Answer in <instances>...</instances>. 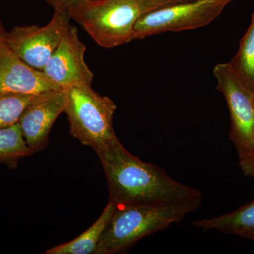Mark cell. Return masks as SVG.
I'll list each match as a JSON object with an SVG mask.
<instances>
[{
	"mask_svg": "<svg viewBox=\"0 0 254 254\" xmlns=\"http://www.w3.org/2000/svg\"><path fill=\"white\" fill-rule=\"evenodd\" d=\"M38 95L0 93V129L17 124L26 107Z\"/></svg>",
	"mask_w": 254,
	"mask_h": 254,
	"instance_id": "15",
	"label": "cell"
},
{
	"mask_svg": "<svg viewBox=\"0 0 254 254\" xmlns=\"http://www.w3.org/2000/svg\"><path fill=\"white\" fill-rule=\"evenodd\" d=\"M64 106V90H55L38 95L23 111L18 123L33 154L48 146L52 127Z\"/></svg>",
	"mask_w": 254,
	"mask_h": 254,
	"instance_id": "9",
	"label": "cell"
},
{
	"mask_svg": "<svg viewBox=\"0 0 254 254\" xmlns=\"http://www.w3.org/2000/svg\"><path fill=\"white\" fill-rule=\"evenodd\" d=\"M86 51L77 28L70 25L43 71L63 89L75 85L91 86L94 74L85 62Z\"/></svg>",
	"mask_w": 254,
	"mask_h": 254,
	"instance_id": "8",
	"label": "cell"
},
{
	"mask_svg": "<svg viewBox=\"0 0 254 254\" xmlns=\"http://www.w3.org/2000/svg\"><path fill=\"white\" fill-rule=\"evenodd\" d=\"M191 225L203 231L216 230L225 235L239 237L243 232L254 230V199L231 213L195 220Z\"/></svg>",
	"mask_w": 254,
	"mask_h": 254,
	"instance_id": "11",
	"label": "cell"
},
{
	"mask_svg": "<svg viewBox=\"0 0 254 254\" xmlns=\"http://www.w3.org/2000/svg\"><path fill=\"white\" fill-rule=\"evenodd\" d=\"M32 154L19 124L0 129V163L10 167L16 166L20 158Z\"/></svg>",
	"mask_w": 254,
	"mask_h": 254,
	"instance_id": "14",
	"label": "cell"
},
{
	"mask_svg": "<svg viewBox=\"0 0 254 254\" xmlns=\"http://www.w3.org/2000/svg\"><path fill=\"white\" fill-rule=\"evenodd\" d=\"M46 1L48 4L51 5L55 10L68 11V10L74 5L86 0H46Z\"/></svg>",
	"mask_w": 254,
	"mask_h": 254,
	"instance_id": "18",
	"label": "cell"
},
{
	"mask_svg": "<svg viewBox=\"0 0 254 254\" xmlns=\"http://www.w3.org/2000/svg\"><path fill=\"white\" fill-rule=\"evenodd\" d=\"M4 33H2V34H0V47L2 46L3 45H4V38H3Z\"/></svg>",
	"mask_w": 254,
	"mask_h": 254,
	"instance_id": "20",
	"label": "cell"
},
{
	"mask_svg": "<svg viewBox=\"0 0 254 254\" xmlns=\"http://www.w3.org/2000/svg\"><path fill=\"white\" fill-rule=\"evenodd\" d=\"M229 64L232 69L254 92V11L250 27L241 40L238 52Z\"/></svg>",
	"mask_w": 254,
	"mask_h": 254,
	"instance_id": "13",
	"label": "cell"
},
{
	"mask_svg": "<svg viewBox=\"0 0 254 254\" xmlns=\"http://www.w3.org/2000/svg\"><path fill=\"white\" fill-rule=\"evenodd\" d=\"M217 89L225 97L230 115V140L239 157L254 149V92L241 79L229 63L213 68Z\"/></svg>",
	"mask_w": 254,
	"mask_h": 254,
	"instance_id": "6",
	"label": "cell"
},
{
	"mask_svg": "<svg viewBox=\"0 0 254 254\" xmlns=\"http://www.w3.org/2000/svg\"><path fill=\"white\" fill-rule=\"evenodd\" d=\"M190 1L193 0H136L137 4L141 10L142 14L170 5Z\"/></svg>",
	"mask_w": 254,
	"mask_h": 254,
	"instance_id": "16",
	"label": "cell"
},
{
	"mask_svg": "<svg viewBox=\"0 0 254 254\" xmlns=\"http://www.w3.org/2000/svg\"><path fill=\"white\" fill-rule=\"evenodd\" d=\"M239 237L247 239V240L254 241V230H248V231L243 232Z\"/></svg>",
	"mask_w": 254,
	"mask_h": 254,
	"instance_id": "19",
	"label": "cell"
},
{
	"mask_svg": "<svg viewBox=\"0 0 254 254\" xmlns=\"http://www.w3.org/2000/svg\"><path fill=\"white\" fill-rule=\"evenodd\" d=\"M115 209L116 204L115 202L109 200L100 218L86 232L71 242L56 246L46 251V254H95L100 238L111 220Z\"/></svg>",
	"mask_w": 254,
	"mask_h": 254,
	"instance_id": "12",
	"label": "cell"
},
{
	"mask_svg": "<svg viewBox=\"0 0 254 254\" xmlns=\"http://www.w3.org/2000/svg\"><path fill=\"white\" fill-rule=\"evenodd\" d=\"M70 134L82 144L98 153L118 138L113 127L117 109L107 96L96 93L91 85H75L64 88Z\"/></svg>",
	"mask_w": 254,
	"mask_h": 254,
	"instance_id": "3",
	"label": "cell"
},
{
	"mask_svg": "<svg viewBox=\"0 0 254 254\" xmlns=\"http://www.w3.org/2000/svg\"><path fill=\"white\" fill-rule=\"evenodd\" d=\"M235 0H193L148 11L140 16L133 27L132 41L165 32L203 27L213 22Z\"/></svg>",
	"mask_w": 254,
	"mask_h": 254,
	"instance_id": "5",
	"label": "cell"
},
{
	"mask_svg": "<svg viewBox=\"0 0 254 254\" xmlns=\"http://www.w3.org/2000/svg\"><path fill=\"white\" fill-rule=\"evenodd\" d=\"M70 19L68 11L55 10L46 26H16L5 32L4 45L23 63L43 71L67 31Z\"/></svg>",
	"mask_w": 254,
	"mask_h": 254,
	"instance_id": "7",
	"label": "cell"
},
{
	"mask_svg": "<svg viewBox=\"0 0 254 254\" xmlns=\"http://www.w3.org/2000/svg\"><path fill=\"white\" fill-rule=\"evenodd\" d=\"M194 204L116 205L95 254L121 253L138 241L180 223Z\"/></svg>",
	"mask_w": 254,
	"mask_h": 254,
	"instance_id": "2",
	"label": "cell"
},
{
	"mask_svg": "<svg viewBox=\"0 0 254 254\" xmlns=\"http://www.w3.org/2000/svg\"><path fill=\"white\" fill-rule=\"evenodd\" d=\"M68 13L98 46L107 49L132 41L135 23L142 15L136 0H86Z\"/></svg>",
	"mask_w": 254,
	"mask_h": 254,
	"instance_id": "4",
	"label": "cell"
},
{
	"mask_svg": "<svg viewBox=\"0 0 254 254\" xmlns=\"http://www.w3.org/2000/svg\"><path fill=\"white\" fill-rule=\"evenodd\" d=\"M5 32L4 28H3L2 23L0 21V34H2Z\"/></svg>",
	"mask_w": 254,
	"mask_h": 254,
	"instance_id": "21",
	"label": "cell"
},
{
	"mask_svg": "<svg viewBox=\"0 0 254 254\" xmlns=\"http://www.w3.org/2000/svg\"><path fill=\"white\" fill-rule=\"evenodd\" d=\"M239 164L245 176L254 179V149L248 154L239 157Z\"/></svg>",
	"mask_w": 254,
	"mask_h": 254,
	"instance_id": "17",
	"label": "cell"
},
{
	"mask_svg": "<svg viewBox=\"0 0 254 254\" xmlns=\"http://www.w3.org/2000/svg\"><path fill=\"white\" fill-rule=\"evenodd\" d=\"M61 89L43 71L23 63L4 43L0 47V93L37 95Z\"/></svg>",
	"mask_w": 254,
	"mask_h": 254,
	"instance_id": "10",
	"label": "cell"
},
{
	"mask_svg": "<svg viewBox=\"0 0 254 254\" xmlns=\"http://www.w3.org/2000/svg\"><path fill=\"white\" fill-rule=\"evenodd\" d=\"M97 155L108 181L110 200L116 205L201 204L199 190L132 155L119 138Z\"/></svg>",
	"mask_w": 254,
	"mask_h": 254,
	"instance_id": "1",
	"label": "cell"
}]
</instances>
